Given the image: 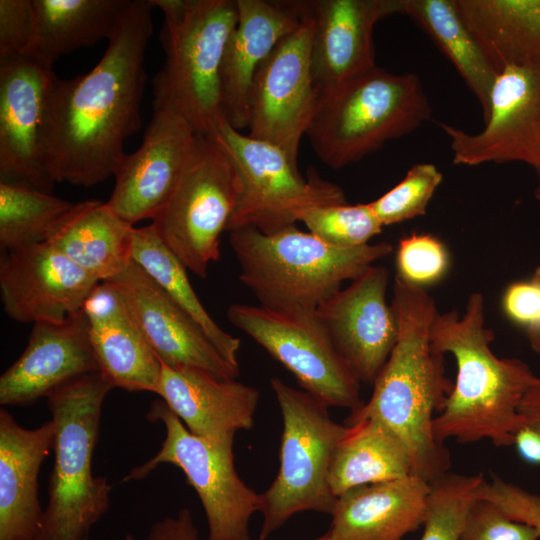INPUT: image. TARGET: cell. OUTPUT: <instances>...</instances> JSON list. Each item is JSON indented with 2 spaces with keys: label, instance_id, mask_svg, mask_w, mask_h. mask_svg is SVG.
<instances>
[{
  "label": "cell",
  "instance_id": "cell-49",
  "mask_svg": "<svg viewBox=\"0 0 540 540\" xmlns=\"http://www.w3.org/2000/svg\"><path fill=\"white\" fill-rule=\"evenodd\" d=\"M537 171H540V168L536 169V172H537Z\"/></svg>",
  "mask_w": 540,
  "mask_h": 540
},
{
  "label": "cell",
  "instance_id": "cell-27",
  "mask_svg": "<svg viewBox=\"0 0 540 540\" xmlns=\"http://www.w3.org/2000/svg\"><path fill=\"white\" fill-rule=\"evenodd\" d=\"M459 13L499 74L540 67V0H455Z\"/></svg>",
  "mask_w": 540,
  "mask_h": 540
},
{
  "label": "cell",
  "instance_id": "cell-29",
  "mask_svg": "<svg viewBox=\"0 0 540 540\" xmlns=\"http://www.w3.org/2000/svg\"><path fill=\"white\" fill-rule=\"evenodd\" d=\"M131 0H32L36 31L30 57L53 67L60 57L109 39Z\"/></svg>",
  "mask_w": 540,
  "mask_h": 540
},
{
  "label": "cell",
  "instance_id": "cell-39",
  "mask_svg": "<svg viewBox=\"0 0 540 540\" xmlns=\"http://www.w3.org/2000/svg\"><path fill=\"white\" fill-rule=\"evenodd\" d=\"M35 31L32 0H0V63L29 56Z\"/></svg>",
  "mask_w": 540,
  "mask_h": 540
},
{
  "label": "cell",
  "instance_id": "cell-35",
  "mask_svg": "<svg viewBox=\"0 0 540 540\" xmlns=\"http://www.w3.org/2000/svg\"><path fill=\"white\" fill-rule=\"evenodd\" d=\"M300 221L323 242L343 248L369 244L384 227L370 203L316 207L306 211Z\"/></svg>",
  "mask_w": 540,
  "mask_h": 540
},
{
  "label": "cell",
  "instance_id": "cell-44",
  "mask_svg": "<svg viewBox=\"0 0 540 540\" xmlns=\"http://www.w3.org/2000/svg\"><path fill=\"white\" fill-rule=\"evenodd\" d=\"M519 412L526 425L540 433V376H537L525 394Z\"/></svg>",
  "mask_w": 540,
  "mask_h": 540
},
{
  "label": "cell",
  "instance_id": "cell-18",
  "mask_svg": "<svg viewBox=\"0 0 540 540\" xmlns=\"http://www.w3.org/2000/svg\"><path fill=\"white\" fill-rule=\"evenodd\" d=\"M99 283L51 243L3 251L0 296L17 322L62 323L81 311Z\"/></svg>",
  "mask_w": 540,
  "mask_h": 540
},
{
  "label": "cell",
  "instance_id": "cell-19",
  "mask_svg": "<svg viewBox=\"0 0 540 540\" xmlns=\"http://www.w3.org/2000/svg\"><path fill=\"white\" fill-rule=\"evenodd\" d=\"M126 299L145 338L161 363L193 367L220 379H236L229 364L203 329L132 260L125 271L107 280Z\"/></svg>",
  "mask_w": 540,
  "mask_h": 540
},
{
  "label": "cell",
  "instance_id": "cell-26",
  "mask_svg": "<svg viewBox=\"0 0 540 540\" xmlns=\"http://www.w3.org/2000/svg\"><path fill=\"white\" fill-rule=\"evenodd\" d=\"M429 491L415 475L350 489L337 497L328 532L333 540H402L423 525Z\"/></svg>",
  "mask_w": 540,
  "mask_h": 540
},
{
  "label": "cell",
  "instance_id": "cell-14",
  "mask_svg": "<svg viewBox=\"0 0 540 540\" xmlns=\"http://www.w3.org/2000/svg\"><path fill=\"white\" fill-rule=\"evenodd\" d=\"M484 122L476 134L439 123L455 164L520 161L540 168V67L511 65L497 74Z\"/></svg>",
  "mask_w": 540,
  "mask_h": 540
},
{
  "label": "cell",
  "instance_id": "cell-47",
  "mask_svg": "<svg viewBox=\"0 0 540 540\" xmlns=\"http://www.w3.org/2000/svg\"><path fill=\"white\" fill-rule=\"evenodd\" d=\"M537 175H538L539 182L535 190V196L537 199H540V171H537Z\"/></svg>",
  "mask_w": 540,
  "mask_h": 540
},
{
  "label": "cell",
  "instance_id": "cell-8",
  "mask_svg": "<svg viewBox=\"0 0 540 540\" xmlns=\"http://www.w3.org/2000/svg\"><path fill=\"white\" fill-rule=\"evenodd\" d=\"M270 384L281 411L283 429L278 473L260 494L263 521L259 540H266L299 512L331 515L337 497L330 487L329 472L346 431L345 424L330 417L328 406L306 391L277 377Z\"/></svg>",
  "mask_w": 540,
  "mask_h": 540
},
{
  "label": "cell",
  "instance_id": "cell-37",
  "mask_svg": "<svg viewBox=\"0 0 540 540\" xmlns=\"http://www.w3.org/2000/svg\"><path fill=\"white\" fill-rule=\"evenodd\" d=\"M449 266L448 250L437 237L412 233L400 239L396 275L406 282L426 289L443 279Z\"/></svg>",
  "mask_w": 540,
  "mask_h": 540
},
{
  "label": "cell",
  "instance_id": "cell-6",
  "mask_svg": "<svg viewBox=\"0 0 540 540\" xmlns=\"http://www.w3.org/2000/svg\"><path fill=\"white\" fill-rule=\"evenodd\" d=\"M114 387L94 372L48 397L55 425L49 499L34 540H87L110 507L111 486L94 476L92 459L104 400Z\"/></svg>",
  "mask_w": 540,
  "mask_h": 540
},
{
  "label": "cell",
  "instance_id": "cell-30",
  "mask_svg": "<svg viewBox=\"0 0 540 540\" xmlns=\"http://www.w3.org/2000/svg\"><path fill=\"white\" fill-rule=\"evenodd\" d=\"M345 426L329 472L336 497L358 486L413 475L406 446L386 426L373 419L347 422Z\"/></svg>",
  "mask_w": 540,
  "mask_h": 540
},
{
  "label": "cell",
  "instance_id": "cell-22",
  "mask_svg": "<svg viewBox=\"0 0 540 540\" xmlns=\"http://www.w3.org/2000/svg\"><path fill=\"white\" fill-rule=\"evenodd\" d=\"M238 19L222 58L221 107L236 130L248 128L253 77L278 42L295 31L304 14V1L236 0Z\"/></svg>",
  "mask_w": 540,
  "mask_h": 540
},
{
  "label": "cell",
  "instance_id": "cell-48",
  "mask_svg": "<svg viewBox=\"0 0 540 540\" xmlns=\"http://www.w3.org/2000/svg\"><path fill=\"white\" fill-rule=\"evenodd\" d=\"M124 540H135L134 536L131 534L126 535Z\"/></svg>",
  "mask_w": 540,
  "mask_h": 540
},
{
  "label": "cell",
  "instance_id": "cell-45",
  "mask_svg": "<svg viewBox=\"0 0 540 540\" xmlns=\"http://www.w3.org/2000/svg\"><path fill=\"white\" fill-rule=\"evenodd\" d=\"M531 278L540 283V265L534 270ZM525 333L533 351L540 355V323L526 329Z\"/></svg>",
  "mask_w": 540,
  "mask_h": 540
},
{
  "label": "cell",
  "instance_id": "cell-32",
  "mask_svg": "<svg viewBox=\"0 0 540 540\" xmlns=\"http://www.w3.org/2000/svg\"><path fill=\"white\" fill-rule=\"evenodd\" d=\"M132 260L203 329L225 360L239 369L241 340L223 330L206 311L191 286L188 270L151 224L134 228Z\"/></svg>",
  "mask_w": 540,
  "mask_h": 540
},
{
  "label": "cell",
  "instance_id": "cell-36",
  "mask_svg": "<svg viewBox=\"0 0 540 540\" xmlns=\"http://www.w3.org/2000/svg\"><path fill=\"white\" fill-rule=\"evenodd\" d=\"M442 178L434 164H414L396 186L370 205L383 226L424 215Z\"/></svg>",
  "mask_w": 540,
  "mask_h": 540
},
{
  "label": "cell",
  "instance_id": "cell-31",
  "mask_svg": "<svg viewBox=\"0 0 540 540\" xmlns=\"http://www.w3.org/2000/svg\"><path fill=\"white\" fill-rule=\"evenodd\" d=\"M403 14L416 22L453 63L479 101L485 119L497 74L462 19L455 0H404Z\"/></svg>",
  "mask_w": 540,
  "mask_h": 540
},
{
  "label": "cell",
  "instance_id": "cell-40",
  "mask_svg": "<svg viewBox=\"0 0 540 540\" xmlns=\"http://www.w3.org/2000/svg\"><path fill=\"white\" fill-rule=\"evenodd\" d=\"M482 498L497 505L510 519L531 525L540 531V494L530 492L492 474L477 491Z\"/></svg>",
  "mask_w": 540,
  "mask_h": 540
},
{
  "label": "cell",
  "instance_id": "cell-43",
  "mask_svg": "<svg viewBox=\"0 0 540 540\" xmlns=\"http://www.w3.org/2000/svg\"><path fill=\"white\" fill-rule=\"evenodd\" d=\"M513 446L525 462L540 465V433L538 431L525 425L517 432Z\"/></svg>",
  "mask_w": 540,
  "mask_h": 540
},
{
  "label": "cell",
  "instance_id": "cell-16",
  "mask_svg": "<svg viewBox=\"0 0 540 540\" xmlns=\"http://www.w3.org/2000/svg\"><path fill=\"white\" fill-rule=\"evenodd\" d=\"M199 136L176 114L153 110L141 145L124 153L114 170L115 185L107 202L113 212L132 226L152 220L172 195Z\"/></svg>",
  "mask_w": 540,
  "mask_h": 540
},
{
  "label": "cell",
  "instance_id": "cell-23",
  "mask_svg": "<svg viewBox=\"0 0 540 540\" xmlns=\"http://www.w3.org/2000/svg\"><path fill=\"white\" fill-rule=\"evenodd\" d=\"M82 313L99 372L107 381L129 392L156 394L162 363L120 290L109 281L99 282Z\"/></svg>",
  "mask_w": 540,
  "mask_h": 540
},
{
  "label": "cell",
  "instance_id": "cell-41",
  "mask_svg": "<svg viewBox=\"0 0 540 540\" xmlns=\"http://www.w3.org/2000/svg\"><path fill=\"white\" fill-rule=\"evenodd\" d=\"M501 301L507 318L524 330L540 323V283L534 279L509 284Z\"/></svg>",
  "mask_w": 540,
  "mask_h": 540
},
{
  "label": "cell",
  "instance_id": "cell-13",
  "mask_svg": "<svg viewBox=\"0 0 540 540\" xmlns=\"http://www.w3.org/2000/svg\"><path fill=\"white\" fill-rule=\"evenodd\" d=\"M312 36L313 19L304 1L301 24L258 67L249 95L248 135L279 147L295 163L319 98L311 66Z\"/></svg>",
  "mask_w": 540,
  "mask_h": 540
},
{
  "label": "cell",
  "instance_id": "cell-9",
  "mask_svg": "<svg viewBox=\"0 0 540 540\" xmlns=\"http://www.w3.org/2000/svg\"><path fill=\"white\" fill-rule=\"evenodd\" d=\"M147 419L163 424L165 438L156 454L131 469L123 481L141 480L161 464L177 466L201 501L208 523L207 540H250L249 521L260 512L261 499L235 469V434L219 438L194 435L161 399L152 402Z\"/></svg>",
  "mask_w": 540,
  "mask_h": 540
},
{
  "label": "cell",
  "instance_id": "cell-21",
  "mask_svg": "<svg viewBox=\"0 0 540 540\" xmlns=\"http://www.w3.org/2000/svg\"><path fill=\"white\" fill-rule=\"evenodd\" d=\"M99 372L82 309L62 323H34L20 357L0 377V404L28 406Z\"/></svg>",
  "mask_w": 540,
  "mask_h": 540
},
{
  "label": "cell",
  "instance_id": "cell-17",
  "mask_svg": "<svg viewBox=\"0 0 540 540\" xmlns=\"http://www.w3.org/2000/svg\"><path fill=\"white\" fill-rule=\"evenodd\" d=\"M389 272L372 265L316 310L336 350L355 377L373 385L398 336L386 293Z\"/></svg>",
  "mask_w": 540,
  "mask_h": 540
},
{
  "label": "cell",
  "instance_id": "cell-4",
  "mask_svg": "<svg viewBox=\"0 0 540 540\" xmlns=\"http://www.w3.org/2000/svg\"><path fill=\"white\" fill-rule=\"evenodd\" d=\"M239 279L260 305L278 310H316L377 260L393 252L389 242L343 248L295 225L273 234L251 227L230 231Z\"/></svg>",
  "mask_w": 540,
  "mask_h": 540
},
{
  "label": "cell",
  "instance_id": "cell-15",
  "mask_svg": "<svg viewBox=\"0 0 540 540\" xmlns=\"http://www.w3.org/2000/svg\"><path fill=\"white\" fill-rule=\"evenodd\" d=\"M53 67L26 56L0 63V179L47 193L45 159Z\"/></svg>",
  "mask_w": 540,
  "mask_h": 540
},
{
  "label": "cell",
  "instance_id": "cell-38",
  "mask_svg": "<svg viewBox=\"0 0 540 540\" xmlns=\"http://www.w3.org/2000/svg\"><path fill=\"white\" fill-rule=\"evenodd\" d=\"M540 531L510 519L493 502L476 498L467 513L460 540H538Z\"/></svg>",
  "mask_w": 540,
  "mask_h": 540
},
{
  "label": "cell",
  "instance_id": "cell-34",
  "mask_svg": "<svg viewBox=\"0 0 540 540\" xmlns=\"http://www.w3.org/2000/svg\"><path fill=\"white\" fill-rule=\"evenodd\" d=\"M484 479L482 474L448 472L431 482L420 540H460L467 513Z\"/></svg>",
  "mask_w": 540,
  "mask_h": 540
},
{
  "label": "cell",
  "instance_id": "cell-11",
  "mask_svg": "<svg viewBox=\"0 0 540 540\" xmlns=\"http://www.w3.org/2000/svg\"><path fill=\"white\" fill-rule=\"evenodd\" d=\"M211 137L227 151L239 177L229 232L251 227L273 234L295 225L310 209L346 203L341 187L314 171L303 177L282 149L241 133L225 119Z\"/></svg>",
  "mask_w": 540,
  "mask_h": 540
},
{
  "label": "cell",
  "instance_id": "cell-28",
  "mask_svg": "<svg viewBox=\"0 0 540 540\" xmlns=\"http://www.w3.org/2000/svg\"><path fill=\"white\" fill-rule=\"evenodd\" d=\"M134 228L107 203L86 200L76 203L49 243L102 282L119 275L132 262Z\"/></svg>",
  "mask_w": 540,
  "mask_h": 540
},
{
  "label": "cell",
  "instance_id": "cell-3",
  "mask_svg": "<svg viewBox=\"0 0 540 540\" xmlns=\"http://www.w3.org/2000/svg\"><path fill=\"white\" fill-rule=\"evenodd\" d=\"M493 339L480 292L470 294L462 315L449 311L435 317L432 345L451 354L457 367L453 389L433 422L439 442L489 440L496 447H510L526 425L519 408L537 375L519 358L497 356Z\"/></svg>",
  "mask_w": 540,
  "mask_h": 540
},
{
  "label": "cell",
  "instance_id": "cell-7",
  "mask_svg": "<svg viewBox=\"0 0 540 540\" xmlns=\"http://www.w3.org/2000/svg\"><path fill=\"white\" fill-rule=\"evenodd\" d=\"M419 77L377 65L321 93L306 136L327 166L343 168L431 118Z\"/></svg>",
  "mask_w": 540,
  "mask_h": 540
},
{
  "label": "cell",
  "instance_id": "cell-5",
  "mask_svg": "<svg viewBox=\"0 0 540 540\" xmlns=\"http://www.w3.org/2000/svg\"><path fill=\"white\" fill-rule=\"evenodd\" d=\"M164 16V63L152 80L153 110L170 111L200 136L224 120L220 69L236 26V0H149Z\"/></svg>",
  "mask_w": 540,
  "mask_h": 540
},
{
  "label": "cell",
  "instance_id": "cell-42",
  "mask_svg": "<svg viewBox=\"0 0 540 540\" xmlns=\"http://www.w3.org/2000/svg\"><path fill=\"white\" fill-rule=\"evenodd\" d=\"M144 540H200L191 510L180 509L175 516L156 521Z\"/></svg>",
  "mask_w": 540,
  "mask_h": 540
},
{
  "label": "cell",
  "instance_id": "cell-1",
  "mask_svg": "<svg viewBox=\"0 0 540 540\" xmlns=\"http://www.w3.org/2000/svg\"><path fill=\"white\" fill-rule=\"evenodd\" d=\"M152 9L149 0H131L94 68L68 80L56 77L45 140L55 183L90 187L112 176L125 140L141 127Z\"/></svg>",
  "mask_w": 540,
  "mask_h": 540
},
{
  "label": "cell",
  "instance_id": "cell-33",
  "mask_svg": "<svg viewBox=\"0 0 540 540\" xmlns=\"http://www.w3.org/2000/svg\"><path fill=\"white\" fill-rule=\"evenodd\" d=\"M75 205L51 193L0 181L1 251L49 242Z\"/></svg>",
  "mask_w": 540,
  "mask_h": 540
},
{
  "label": "cell",
  "instance_id": "cell-46",
  "mask_svg": "<svg viewBox=\"0 0 540 540\" xmlns=\"http://www.w3.org/2000/svg\"><path fill=\"white\" fill-rule=\"evenodd\" d=\"M312 540H333L330 533L327 531L325 534H323L322 536L318 537V538H315V539H312Z\"/></svg>",
  "mask_w": 540,
  "mask_h": 540
},
{
  "label": "cell",
  "instance_id": "cell-12",
  "mask_svg": "<svg viewBox=\"0 0 540 540\" xmlns=\"http://www.w3.org/2000/svg\"><path fill=\"white\" fill-rule=\"evenodd\" d=\"M228 320L263 347L326 406L353 410L363 402L360 381L336 350L315 310H278L235 303Z\"/></svg>",
  "mask_w": 540,
  "mask_h": 540
},
{
  "label": "cell",
  "instance_id": "cell-10",
  "mask_svg": "<svg viewBox=\"0 0 540 540\" xmlns=\"http://www.w3.org/2000/svg\"><path fill=\"white\" fill-rule=\"evenodd\" d=\"M240 183L233 161L214 138L199 136L172 195L151 225L188 271L206 278L220 258V236L235 210Z\"/></svg>",
  "mask_w": 540,
  "mask_h": 540
},
{
  "label": "cell",
  "instance_id": "cell-24",
  "mask_svg": "<svg viewBox=\"0 0 540 540\" xmlns=\"http://www.w3.org/2000/svg\"><path fill=\"white\" fill-rule=\"evenodd\" d=\"M156 394L192 434L204 438L251 429L260 397L256 388L236 379L163 364Z\"/></svg>",
  "mask_w": 540,
  "mask_h": 540
},
{
  "label": "cell",
  "instance_id": "cell-2",
  "mask_svg": "<svg viewBox=\"0 0 540 540\" xmlns=\"http://www.w3.org/2000/svg\"><path fill=\"white\" fill-rule=\"evenodd\" d=\"M398 324L396 343L373 383L369 400L351 410L345 423L373 419L406 446L413 475L431 483L450 472L451 457L433 432L454 383L445 375L444 354L431 342L439 313L425 288L395 276L391 302Z\"/></svg>",
  "mask_w": 540,
  "mask_h": 540
},
{
  "label": "cell",
  "instance_id": "cell-25",
  "mask_svg": "<svg viewBox=\"0 0 540 540\" xmlns=\"http://www.w3.org/2000/svg\"><path fill=\"white\" fill-rule=\"evenodd\" d=\"M52 420L36 429L20 426L0 409V540H34L43 519L40 467L53 450Z\"/></svg>",
  "mask_w": 540,
  "mask_h": 540
},
{
  "label": "cell",
  "instance_id": "cell-20",
  "mask_svg": "<svg viewBox=\"0 0 540 540\" xmlns=\"http://www.w3.org/2000/svg\"><path fill=\"white\" fill-rule=\"evenodd\" d=\"M404 0L308 1L313 19L312 74L319 95L376 66L373 32L403 14Z\"/></svg>",
  "mask_w": 540,
  "mask_h": 540
}]
</instances>
